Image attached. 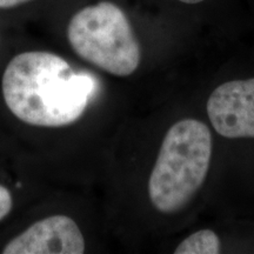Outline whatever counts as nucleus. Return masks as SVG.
Masks as SVG:
<instances>
[{"label":"nucleus","instance_id":"obj_3","mask_svg":"<svg viewBox=\"0 0 254 254\" xmlns=\"http://www.w3.org/2000/svg\"><path fill=\"white\" fill-rule=\"evenodd\" d=\"M67 39L75 55L116 77H128L140 65L138 38L114 2L100 1L78 11L68 23Z\"/></svg>","mask_w":254,"mask_h":254},{"label":"nucleus","instance_id":"obj_7","mask_svg":"<svg viewBox=\"0 0 254 254\" xmlns=\"http://www.w3.org/2000/svg\"><path fill=\"white\" fill-rule=\"evenodd\" d=\"M13 207V198L5 186L0 185V221L7 217Z\"/></svg>","mask_w":254,"mask_h":254},{"label":"nucleus","instance_id":"obj_9","mask_svg":"<svg viewBox=\"0 0 254 254\" xmlns=\"http://www.w3.org/2000/svg\"><path fill=\"white\" fill-rule=\"evenodd\" d=\"M178 1L184 2V4H189V5H195V4H200V2L205 1V0H178Z\"/></svg>","mask_w":254,"mask_h":254},{"label":"nucleus","instance_id":"obj_5","mask_svg":"<svg viewBox=\"0 0 254 254\" xmlns=\"http://www.w3.org/2000/svg\"><path fill=\"white\" fill-rule=\"evenodd\" d=\"M85 240L77 222L57 214L31 225L7 243L4 254H82Z\"/></svg>","mask_w":254,"mask_h":254},{"label":"nucleus","instance_id":"obj_1","mask_svg":"<svg viewBox=\"0 0 254 254\" xmlns=\"http://www.w3.org/2000/svg\"><path fill=\"white\" fill-rule=\"evenodd\" d=\"M4 101L15 118L31 126L64 127L78 122L97 91L90 73L45 51L15 56L1 80Z\"/></svg>","mask_w":254,"mask_h":254},{"label":"nucleus","instance_id":"obj_2","mask_svg":"<svg viewBox=\"0 0 254 254\" xmlns=\"http://www.w3.org/2000/svg\"><path fill=\"white\" fill-rule=\"evenodd\" d=\"M212 134L206 124L183 119L168 128L148 179L151 204L163 214L189 205L207 177Z\"/></svg>","mask_w":254,"mask_h":254},{"label":"nucleus","instance_id":"obj_8","mask_svg":"<svg viewBox=\"0 0 254 254\" xmlns=\"http://www.w3.org/2000/svg\"><path fill=\"white\" fill-rule=\"evenodd\" d=\"M30 0H0V8H12Z\"/></svg>","mask_w":254,"mask_h":254},{"label":"nucleus","instance_id":"obj_4","mask_svg":"<svg viewBox=\"0 0 254 254\" xmlns=\"http://www.w3.org/2000/svg\"><path fill=\"white\" fill-rule=\"evenodd\" d=\"M207 114L221 136L254 138V78L218 86L207 100Z\"/></svg>","mask_w":254,"mask_h":254},{"label":"nucleus","instance_id":"obj_6","mask_svg":"<svg viewBox=\"0 0 254 254\" xmlns=\"http://www.w3.org/2000/svg\"><path fill=\"white\" fill-rule=\"evenodd\" d=\"M176 254H218L220 253V240L211 230L194 232L186 238L174 251Z\"/></svg>","mask_w":254,"mask_h":254}]
</instances>
